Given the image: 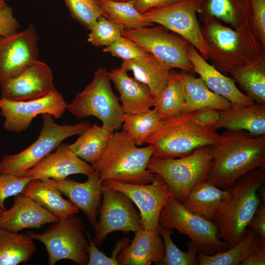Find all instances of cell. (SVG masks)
Returning <instances> with one entry per match:
<instances>
[{"label": "cell", "mask_w": 265, "mask_h": 265, "mask_svg": "<svg viewBox=\"0 0 265 265\" xmlns=\"http://www.w3.org/2000/svg\"><path fill=\"white\" fill-rule=\"evenodd\" d=\"M265 183V167L253 169L236 180L229 187V198L214 221L218 238L231 247L243 237L261 200L258 188Z\"/></svg>", "instance_id": "obj_4"}, {"label": "cell", "mask_w": 265, "mask_h": 265, "mask_svg": "<svg viewBox=\"0 0 265 265\" xmlns=\"http://www.w3.org/2000/svg\"><path fill=\"white\" fill-rule=\"evenodd\" d=\"M3 212V211L0 209V216H1V212Z\"/></svg>", "instance_id": "obj_51"}, {"label": "cell", "mask_w": 265, "mask_h": 265, "mask_svg": "<svg viewBox=\"0 0 265 265\" xmlns=\"http://www.w3.org/2000/svg\"><path fill=\"white\" fill-rule=\"evenodd\" d=\"M185 106L181 83L174 72H171L166 86L155 100L154 107L164 120L185 113Z\"/></svg>", "instance_id": "obj_36"}, {"label": "cell", "mask_w": 265, "mask_h": 265, "mask_svg": "<svg viewBox=\"0 0 265 265\" xmlns=\"http://www.w3.org/2000/svg\"><path fill=\"white\" fill-rule=\"evenodd\" d=\"M247 227L255 231L265 240V202H261Z\"/></svg>", "instance_id": "obj_45"}, {"label": "cell", "mask_w": 265, "mask_h": 265, "mask_svg": "<svg viewBox=\"0 0 265 265\" xmlns=\"http://www.w3.org/2000/svg\"><path fill=\"white\" fill-rule=\"evenodd\" d=\"M212 159L210 147L204 146L180 158L152 157L147 168L160 176L173 196L182 203L195 184L206 180Z\"/></svg>", "instance_id": "obj_7"}, {"label": "cell", "mask_w": 265, "mask_h": 265, "mask_svg": "<svg viewBox=\"0 0 265 265\" xmlns=\"http://www.w3.org/2000/svg\"><path fill=\"white\" fill-rule=\"evenodd\" d=\"M219 135L216 131L202 125L191 112L163 120L145 143L154 146L152 157L180 158L198 148L214 144Z\"/></svg>", "instance_id": "obj_5"}, {"label": "cell", "mask_w": 265, "mask_h": 265, "mask_svg": "<svg viewBox=\"0 0 265 265\" xmlns=\"http://www.w3.org/2000/svg\"><path fill=\"white\" fill-rule=\"evenodd\" d=\"M36 251L28 234H18L0 228V265H17L29 261Z\"/></svg>", "instance_id": "obj_31"}, {"label": "cell", "mask_w": 265, "mask_h": 265, "mask_svg": "<svg viewBox=\"0 0 265 265\" xmlns=\"http://www.w3.org/2000/svg\"><path fill=\"white\" fill-rule=\"evenodd\" d=\"M112 133L103 125H90L80 134L75 142L69 145L79 158L94 164L107 147Z\"/></svg>", "instance_id": "obj_33"}, {"label": "cell", "mask_w": 265, "mask_h": 265, "mask_svg": "<svg viewBox=\"0 0 265 265\" xmlns=\"http://www.w3.org/2000/svg\"><path fill=\"white\" fill-rule=\"evenodd\" d=\"M110 81L119 93V101L124 114H135L146 111L155 105V99L149 88L120 67L108 72Z\"/></svg>", "instance_id": "obj_22"}, {"label": "cell", "mask_w": 265, "mask_h": 265, "mask_svg": "<svg viewBox=\"0 0 265 265\" xmlns=\"http://www.w3.org/2000/svg\"><path fill=\"white\" fill-rule=\"evenodd\" d=\"M161 227L175 229L187 236L199 252L212 255L224 251L229 247L218 236L215 221L209 220L187 210L173 196L162 208L159 218Z\"/></svg>", "instance_id": "obj_9"}, {"label": "cell", "mask_w": 265, "mask_h": 265, "mask_svg": "<svg viewBox=\"0 0 265 265\" xmlns=\"http://www.w3.org/2000/svg\"><path fill=\"white\" fill-rule=\"evenodd\" d=\"M59 220L40 204L21 193L14 196L12 207L1 212L0 228L18 233L25 229L39 228Z\"/></svg>", "instance_id": "obj_20"}, {"label": "cell", "mask_w": 265, "mask_h": 265, "mask_svg": "<svg viewBox=\"0 0 265 265\" xmlns=\"http://www.w3.org/2000/svg\"><path fill=\"white\" fill-rule=\"evenodd\" d=\"M261 241L258 234L250 228H247L241 239L235 245L224 251L212 255H206L199 251L197 255L198 265H240L248 256L258 250Z\"/></svg>", "instance_id": "obj_30"}, {"label": "cell", "mask_w": 265, "mask_h": 265, "mask_svg": "<svg viewBox=\"0 0 265 265\" xmlns=\"http://www.w3.org/2000/svg\"><path fill=\"white\" fill-rule=\"evenodd\" d=\"M67 104L57 90L42 98L14 101L0 98V114L4 118L3 128L8 132L20 133L29 127L38 115L48 114L54 119L62 117Z\"/></svg>", "instance_id": "obj_15"}, {"label": "cell", "mask_w": 265, "mask_h": 265, "mask_svg": "<svg viewBox=\"0 0 265 265\" xmlns=\"http://www.w3.org/2000/svg\"><path fill=\"white\" fill-rule=\"evenodd\" d=\"M265 241L262 240L259 248L244 259L240 265H265Z\"/></svg>", "instance_id": "obj_48"}, {"label": "cell", "mask_w": 265, "mask_h": 265, "mask_svg": "<svg viewBox=\"0 0 265 265\" xmlns=\"http://www.w3.org/2000/svg\"><path fill=\"white\" fill-rule=\"evenodd\" d=\"M122 36L136 43L171 70L178 68L192 73L193 66L188 58L190 44L184 38L161 26L125 29Z\"/></svg>", "instance_id": "obj_12"}, {"label": "cell", "mask_w": 265, "mask_h": 265, "mask_svg": "<svg viewBox=\"0 0 265 265\" xmlns=\"http://www.w3.org/2000/svg\"><path fill=\"white\" fill-rule=\"evenodd\" d=\"M212 162L206 180L219 188H229L250 171L265 167V135L227 130L209 146Z\"/></svg>", "instance_id": "obj_1"}, {"label": "cell", "mask_w": 265, "mask_h": 265, "mask_svg": "<svg viewBox=\"0 0 265 265\" xmlns=\"http://www.w3.org/2000/svg\"><path fill=\"white\" fill-rule=\"evenodd\" d=\"M231 75L244 94L256 103L265 104V54L238 68Z\"/></svg>", "instance_id": "obj_32"}, {"label": "cell", "mask_w": 265, "mask_h": 265, "mask_svg": "<svg viewBox=\"0 0 265 265\" xmlns=\"http://www.w3.org/2000/svg\"><path fill=\"white\" fill-rule=\"evenodd\" d=\"M160 234L162 237L165 253L163 259L156 263L159 265H198V250L190 241L187 242L188 251H181L172 241L169 230L162 227Z\"/></svg>", "instance_id": "obj_37"}, {"label": "cell", "mask_w": 265, "mask_h": 265, "mask_svg": "<svg viewBox=\"0 0 265 265\" xmlns=\"http://www.w3.org/2000/svg\"><path fill=\"white\" fill-rule=\"evenodd\" d=\"M252 23L256 34L265 49V0H249Z\"/></svg>", "instance_id": "obj_42"}, {"label": "cell", "mask_w": 265, "mask_h": 265, "mask_svg": "<svg viewBox=\"0 0 265 265\" xmlns=\"http://www.w3.org/2000/svg\"><path fill=\"white\" fill-rule=\"evenodd\" d=\"M257 194L261 202H265V185H262L258 189Z\"/></svg>", "instance_id": "obj_49"}, {"label": "cell", "mask_w": 265, "mask_h": 265, "mask_svg": "<svg viewBox=\"0 0 265 265\" xmlns=\"http://www.w3.org/2000/svg\"><path fill=\"white\" fill-rule=\"evenodd\" d=\"M31 179L26 176L10 174H0V209L5 211V200L23 192L26 184Z\"/></svg>", "instance_id": "obj_41"}, {"label": "cell", "mask_w": 265, "mask_h": 265, "mask_svg": "<svg viewBox=\"0 0 265 265\" xmlns=\"http://www.w3.org/2000/svg\"><path fill=\"white\" fill-rule=\"evenodd\" d=\"M7 4L4 0H0V9L3 8Z\"/></svg>", "instance_id": "obj_50"}, {"label": "cell", "mask_w": 265, "mask_h": 265, "mask_svg": "<svg viewBox=\"0 0 265 265\" xmlns=\"http://www.w3.org/2000/svg\"><path fill=\"white\" fill-rule=\"evenodd\" d=\"M203 1L180 0L142 14L149 22L161 26L184 38L205 59H208L210 49L203 37L197 18Z\"/></svg>", "instance_id": "obj_11"}, {"label": "cell", "mask_w": 265, "mask_h": 265, "mask_svg": "<svg viewBox=\"0 0 265 265\" xmlns=\"http://www.w3.org/2000/svg\"><path fill=\"white\" fill-rule=\"evenodd\" d=\"M120 67L132 71L134 79L149 88L155 100L166 86L171 72L166 65L150 53L139 59L123 60Z\"/></svg>", "instance_id": "obj_27"}, {"label": "cell", "mask_w": 265, "mask_h": 265, "mask_svg": "<svg viewBox=\"0 0 265 265\" xmlns=\"http://www.w3.org/2000/svg\"><path fill=\"white\" fill-rule=\"evenodd\" d=\"M43 124L37 139L23 151L5 155L0 160V174L22 176L61 143L64 139L80 135L91 125L87 121L75 124L56 123L48 114L42 115Z\"/></svg>", "instance_id": "obj_8"}, {"label": "cell", "mask_w": 265, "mask_h": 265, "mask_svg": "<svg viewBox=\"0 0 265 265\" xmlns=\"http://www.w3.org/2000/svg\"><path fill=\"white\" fill-rule=\"evenodd\" d=\"M203 21V37L210 49L209 59L218 71L226 75L264 55L252 25L237 28L225 26L217 19L199 11Z\"/></svg>", "instance_id": "obj_2"}, {"label": "cell", "mask_w": 265, "mask_h": 265, "mask_svg": "<svg viewBox=\"0 0 265 265\" xmlns=\"http://www.w3.org/2000/svg\"><path fill=\"white\" fill-rule=\"evenodd\" d=\"M180 0H120L129 2L141 13L150 10L167 6Z\"/></svg>", "instance_id": "obj_46"}, {"label": "cell", "mask_w": 265, "mask_h": 265, "mask_svg": "<svg viewBox=\"0 0 265 265\" xmlns=\"http://www.w3.org/2000/svg\"><path fill=\"white\" fill-rule=\"evenodd\" d=\"M84 232L82 221L74 214L53 223L41 234H28L33 239L45 245L49 265H54L64 259L86 265L88 257L85 251L89 241Z\"/></svg>", "instance_id": "obj_10"}, {"label": "cell", "mask_w": 265, "mask_h": 265, "mask_svg": "<svg viewBox=\"0 0 265 265\" xmlns=\"http://www.w3.org/2000/svg\"><path fill=\"white\" fill-rule=\"evenodd\" d=\"M219 110L216 109H205L193 112L196 119L204 126L212 129L219 117Z\"/></svg>", "instance_id": "obj_47"}, {"label": "cell", "mask_w": 265, "mask_h": 265, "mask_svg": "<svg viewBox=\"0 0 265 265\" xmlns=\"http://www.w3.org/2000/svg\"><path fill=\"white\" fill-rule=\"evenodd\" d=\"M112 56L123 60L136 59L144 57L148 52L141 46L123 36L103 49Z\"/></svg>", "instance_id": "obj_40"}, {"label": "cell", "mask_w": 265, "mask_h": 265, "mask_svg": "<svg viewBox=\"0 0 265 265\" xmlns=\"http://www.w3.org/2000/svg\"><path fill=\"white\" fill-rule=\"evenodd\" d=\"M39 38L32 24L0 38V84L38 60Z\"/></svg>", "instance_id": "obj_16"}, {"label": "cell", "mask_w": 265, "mask_h": 265, "mask_svg": "<svg viewBox=\"0 0 265 265\" xmlns=\"http://www.w3.org/2000/svg\"><path fill=\"white\" fill-rule=\"evenodd\" d=\"M151 145L139 148L124 131L112 133L99 159L92 166L103 181L113 180L133 184H148L156 174L147 168L154 152Z\"/></svg>", "instance_id": "obj_3"}, {"label": "cell", "mask_w": 265, "mask_h": 265, "mask_svg": "<svg viewBox=\"0 0 265 265\" xmlns=\"http://www.w3.org/2000/svg\"><path fill=\"white\" fill-rule=\"evenodd\" d=\"M114 0V1H120V0Z\"/></svg>", "instance_id": "obj_52"}, {"label": "cell", "mask_w": 265, "mask_h": 265, "mask_svg": "<svg viewBox=\"0 0 265 265\" xmlns=\"http://www.w3.org/2000/svg\"><path fill=\"white\" fill-rule=\"evenodd\" d=\"M124 26L111 22L103 16L98 19L90 30L87 41L96 47L108 46L122 36Z\"/></svg>", "instance_id": "obj_39"}, {"label": "cell", "mask_w": 265, "mask_h": 265, "mask_svg": "<svg viewBox=\"0 0 265 265\" xmlns=\"http://www.w3.org/2000/svg\"><path fill=\"white\" fill-rule=\"evenodd\" d=\"M93 171L92 165L79 158L69 145L60 143L54 152L49 154L23 176L41 181L63 180L73 174L88 176Z\"/></svg>", "instance_id": "obj_18"}, {"label": "cell", "mask_w": 265, "mask_h": 265, "mask_svg": "<svg viewBox=\"0 0 265 265\" xmlns=\"http://www.w3.org/2000/svg\"><path fill=\"white\" fill-rule=\"evenodd\" d=\"M89 244L86 249L88 259L86 265H119L117 258L112 256L108 257L97 247L89 233L85 230Z\"/></svg>", "instance_id": "obj_43"}, {"label": "cell", "mask_w": 265, "mask_h": 265, "mask_svg": "<svg viewBox=\"0 0 265 265\" xmlns=\"http://www.w3.org/2000/svg\"><path fill=\"white\" fill-rule=\"evenodd\" d=\"M106 186L127 196L137 206L143 230L160 232L159 223L161 211L172 195L165 181L156 174L155 179L148 184H133L113 180L103 182Z\"/></svg>", "instance_id": "obj_14"}, {"label": "cell", "mask_w": 265, "mask_h": 265, "mask_svg": "<svg viewBox=\"0 0 265 265\" xmlns=\"http://www.w3.org/2000/svg\"><path fill=\"white\" fill-rule=\"evenodd\" d=\"M72 18L90 30L103 16L97 0H64Z\"/></svg>", "instance_id": "obj_38"}, {"label": "cell", "mask_w": 265, "mask_h": 265, "mask_svg": "<svg viewBox=\"0 0 265 265\" xmlns=\"http://www.w3.org/2000/svg\"><path fill=\"white\" fill-rule=\"evenodd\" d=\"M219 117L212 129L245 131L260 136L265 135V104L255 103L248 106H234L219 110Z\"/></svg>", "instance_id": "obj_25"}, {"label": "cell", "mask_w": 265, "mask_h": 265, "mask_svg": "<svg viewBox=\"0 0 265 265\" xmlns=\"http://www.w3.org/2000/svg\"><path fill=\"white\" fill-rule=\"evenodd\" d=\"M97 1L103 16L111 22L122 25L125 29H135L154 25L130 2L112 0Z\"/></svg>", "instance_id": "obj_34"}, {"label": "cell", "mask_w": 265, "mask_h": 265, "mask_svg": "<svg viewBox=\"0 0 265 265\" xmlns=\"http://www.w3.org/2000/svg\"><path fill=\"white\" fill-rule=\"evenodd\" d=\"M187 54L193 66L194 72L199 75L211 91L236 106H248L255 103L252 99L238 88L233 78L226 76L208 63L190 44L187 47Z\"/></svg>", "instance_id": "obj_21"}, {"label": "cell", "mask_w": 265, "mask_h": 265, "mask_svg": "<svg viewBox=\"0 0 265 265\" xmlns=\"http://www.w3.org/2000/svg\"><path fill=\"white\" fill-rule=\"evenodd\" d=\"M19 27L10 6L6 5L0 9V38L17 32Z\"/></svg>", "instance_id": "obj_44"}, {"label": "cell", "mask_w": 265, "mask_h": 265, "mask_svg": "<svg viewBox=\"0 0 265 265\" xmlns=\"http://www.w3.org/2000/svg\"><path fill=\"white\" fill-rule=\"evenodd\" d=\"M199 11L205 12L235 29L252 25L249 0H203Z\"/></svg>", "instance_id": "obj_29"}, {"label": "cell", "mask_w": 265, "mask_h": 265, "mask_svg": "<svg viewBox=\"0 0 265 265\" xmlns=\"http://www.w3.org/2000/svg\"><path fill=\"white\" fill-rule=\"evenodd\" d=\"M135 233L129 245L119 254L117 260L121 265H148L157 263L164 256L165 249L159 232L142 229Z\"/></svg>", "instance_id": "obj_24"}, {"label": "cell", "mask_w": 265, "mask_h": 265, "mask_svg": "<svg viewBox=\"0 0 265 265\" xmlns=\"http://www.w3.org/2000/svg\"><path fill=\"white\" fill-rule=\"evenodd\" d=\"M121 128L135 142L141 145L161 125L163 120L154 107L138 114H124Z\"/></svg>", "instance_id": "obj_35"}, {"label": "cell", "mask_w": 265, "mask_h": 265, "mask_svg": "<svg viewBox=\"0 0 265 265\" xmlns=\"http://www.w3.org/2000/svg\"><path fill=\"white\" fill-rule=\"evenodd\" d=\"M62 219L78 213L79 210L71 202L64 199L61 193L48 179H32L22 192Z\"/></svg>", "instance_id": "obj_28"}, {"label": "cell", "mask_w": 265, "mask_h": 265, "mask_svg": "<svg viewBox=\"0 0 265 265\" xmlns=\"http://www.w3.org/2000/svg\"><path fill=\"white\" fill-rule=\"evenodd\" d=\"M230 195L229 188L222 189L204 180L193 186L182 203L190 212L214 221Z\"/></svg>", "instance_id": "obj_26"}, {"label": "cell", "mask_w": 265, "mask_h": 265, "mask_svg": "<svg viewBox=\"0 0 265 265\" xmlns=\"http://www.w3.org/2000/svg\"><path fill=\"white\" fill-rule=\"evenodd\" d=\"M106 68L100 67L92 81L78 92L67 110L78 119L94 116L113 133L122 127L124 114L119 98L114 93Z\"/></svg>", "instance_id": "obj_6"}, {"label": "cell", "mask_w": 265, "mask_h": 265, "mask_svg": "<svg viewBox=\"0 0 265 265\" xmlns=\"http://www.w3.org/2000/svg\"><path fill=\"white\" fill-rule=\"evenodd\" d=\"M103 185L99 219L93 240L97 246L101 245L113 232L135 233L143 229L139 212L132 200L124 193Z\"/></svg>", "instance_id": "obj_13"}, {"label": "cell", "mask_w": 265, "mask_h": 265, "mask_svg": "<svg viewBox=\"0 0 265 265\" xmlns=\"http://www.w3.org/2000/svg\"><path fill=\"white\" fill-rule=\"evenodd\" d=\"M53 80L51 68L46 63L37 60L0 84L1 97L14 101L42 98L56 90Z\"/></svg>", "instance_id": "obj_17"}, {"label": "cell", "mask_w": 265, "mask_h": 265, "mask_svg": "<svg viewBox=\"0 0 265 265\" xmlns=\"http://www.w3.org/2000/svg\"><path fill=\"white\" fill-rule=\"evenodd\" d=\"M87 177V180L83 183L68 178L63 180H48L85 214L94 229L97 223V213L101 204L103 181L94 170Z\"/></svg>", "instance_id": "obj_19"}, {"label": "cell", "mask_w": 265, "mask_h": 265, "mask_svg": "<svg viewBox=\"0 0 265 265\" xmlns=\"http://www.w3.org/2000/svg\"><path fill=\"white\" fill-rule=\"evenodd\" d=\"M174 73L182 86L186 104L185 113L205 109L222 110L235 106L211 91L200 77L183 71Z\"/></svg>", "instance_id": "obj_23"}]
</instances>
